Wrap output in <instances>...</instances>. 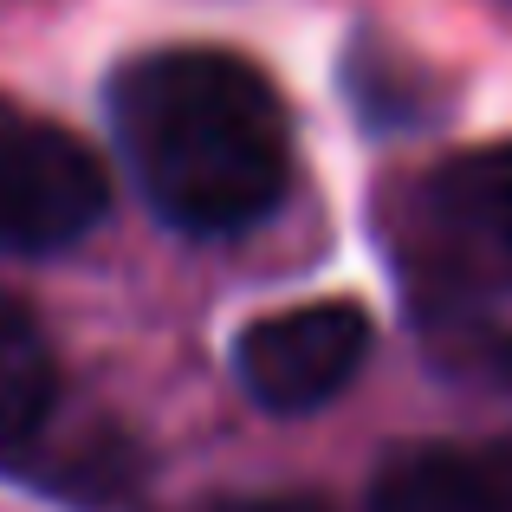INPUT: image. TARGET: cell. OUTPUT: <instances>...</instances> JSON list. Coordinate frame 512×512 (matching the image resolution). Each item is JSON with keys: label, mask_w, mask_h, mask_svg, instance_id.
<instances>
[{"label": "cell", "mask_w": 512, "mask_h": 512, "mask_svg": "<svg viewBox=\"0 0 512 512\" xmlns=\"http://www.w3.org/2000/svg\"><path fill=\"white\" fill-rule=\"evenodd\" d=\"M111 143L143 208L182 240H240L292 195L279 85L227 46H150L104 78Z\"/></svg>", "instance_id": "obj_1"}, {"label": "cell", "mask_w": 512, "mask_h": 512, "mask_svg": "<svg viewBox=\"0 0 512 512\" xmlns=\"http://www.w3.org/2000/svg\"><path fill=\"white\" fill-rule=\"evenodd\" d=\"M396 266L428 318L467 312V292L512 286V137L448 156L402 188Z\"/></svg>", "instance_id": "obj_2"}, {"label": "cell", "mask_w": 512, "mask_h": 512, "mask_svg": "<svg viewBox=\"0 0 512 512\" xmlns=\"http://www.w3.org/2000/svg\"><path fill=\"white\" fill-rule=\"evenodd\" d=\"M111 221V182L78 130L0 91V253L52 260Z\"/></svg>", "instance_id": "obj_3"}, {"label": "cell", "mask_w": 512, "mask_h": 512, "mask_svg": "<svg viewBox=\"0 0 512 512\" xmlns=\"http://www.w3.org/2000/svg\"><path fill=\"white\" fill-rule=\"evenodd\" d=\"M370 312L357 299H312L253 318L234 338V383L266 415H318L370 363Z\"/></svg>", "instance_id": "obj_4"}, {"label": "cell", "mask_w": 512, "mask_h": 512, "mask_svg": "<svg viewBox=\"0 0 512 512\" xmlns=\"http://www.w3.org/2000/svg\"><path fill=\"white\" fill-rule=\"evenodd\" d=\"M363 512H512V435L409 441L383 454Z\"/></svg>", "instance_id": "obj_5"}, {"label": "cell", "mask_w": 512, "mask_h": 512, "mask_svg": "<svg viewBox=\"0 0 512 512\" xmlns=\"http://www.w3.org/2000/svg\"><path fill=\"white\" fill-rule=\"evenodd\" d=\"M65 409L59 350L26 305L0 299V467L26 474Z\"/></svg>", "instance_id": "obj_6"}, {"label": "cell", "mask_w": 512, "mask_h": 512, "mask_svg": "<svg viewBox=\"0 0 512 512\" xmlns=\"http://www.w3.org/2000/svg\"><path fill=\"white\" fill-rule=\"evenodd\" d=\"M344 98L350 117H357L370 137H409V130H428L441 111H448V91L428 72L422 59L396 52L383 33H350L344 46Z\"/></svg>", "instance_id": "obj_7"}, {"label": "cell", "mask_w": 512, "mask_h": 512, "mask_svg": "<svg viewBox=\"0 0 512 512\" xmlns=\"http://www.w3.org/2000/svg\"><path fill=\"white\" fill-rule=\"evenodd\" d=\"M195 512H338V506L318 500V493H221Z\"/></svg>", "instance_id": "obj_8"}]
</instances>
